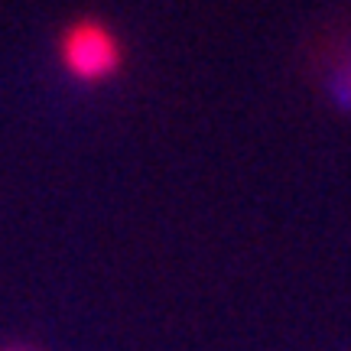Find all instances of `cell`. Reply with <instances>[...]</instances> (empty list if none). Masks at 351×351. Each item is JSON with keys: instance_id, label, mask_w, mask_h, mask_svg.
I'll return each instance as SVG.
<instances>
[{"instance_id": "6da1fadb", "label": "cell", "mask_w": 351, "mask_h": 351, "mask_svg": "<svg viewBox=\"0 0 351 351\" xmlns=\"http://www.w3.org/2000/svg\"><path fill=\"white\" fill-rule=\"evenodd\" d=\"M59 62L75 82H104L121 69V39L98 20H78L59 39Z\"/></svg>"}]
</instances>
